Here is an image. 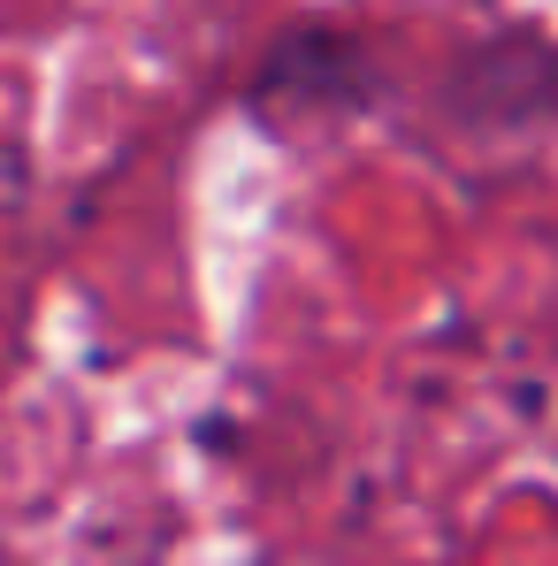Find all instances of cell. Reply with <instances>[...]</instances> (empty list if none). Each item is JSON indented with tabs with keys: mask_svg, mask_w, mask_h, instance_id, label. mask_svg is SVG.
<instances>
[{
	"mask_svg": "<svg viewBox=\"0 0 558 566\" xmlns=\"http://www.w3.org/2000/svg\"><path fill=\"white\" fill-rule=\"evenodd\" d=\"M436 107L460 130H551L558 123V39L536 23H505L466 39L436 85Z\"/></svg>",
	"mask_w": 558,
	"mask_h": 566,
	"instance_id": "cell-1",
	"label": "cell"
},
{
	"mask_svg": "<svg viewBox=\"0 0 558 566\" xmlns=\"http://www.w3.org/2000/svg\"><path fill=\"white\" fill-rule=\"evenodd\" d=\"M245 93L253 107H291V115H360L382 99V62L345 23H291L269 39Z\"/></svg>",
	"mask_w": 558,
	"mask_h": 566,
	"instance_id": "cell-2",
	"label": "cell"
}]
</instances>
